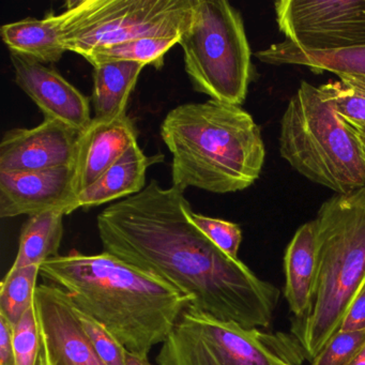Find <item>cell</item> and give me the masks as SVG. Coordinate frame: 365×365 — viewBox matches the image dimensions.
<instances>
[{
	"instance_id": "1",
	"label": "cell",
	"mask_w": 365,
	"mask_h": 365,
	"mask_svg": "<svg viewBox=\"0 0 365 365\" xmlns=\"http://www.w3.org/2000/svg\"><path fill=\"white\" fill-rule=\"evenodd\" d=\"M182 190L151 180L97 217L104 252L193 299L192 307L245 329L270 326L279 288L219 249L191 220Z\"/></svg>"
},
{
	"instance_id": "2",
	"label": "cell",
	"mask_w": 365,
	"mask_h": 365,
	"mask_svg": "<svg viewBox=\"0 0 365 365\" xmlns=\"http://www.w3.org/2000/svg\"><path fill=\"white\" fill-rule=\"evenodd\" d=\"M76 309L103 324L131 352L148 356L163 344L193 299L164 279L102 252L71 251L40 266Z\"/></svg>"
},
{
	"instance_id": "3",
	"label": "cell",
	"mask_w": 365,
	"mask_h": 365,
	"mask_svg": "<svg viewBox=\"0 0 365 365\" xmlns=\"http://www.w3.org/2000/svg\"><path fill=\"white\" fill-rule=\"evenodd\" d=\"M161 138L173 155V187L226 194L251 187L266 149L259 125L238 106L208 100L170 110Z\"/></svg>"
},
{
	"instance_id": "4",
	"label": "cell",
	"mask_w": 365,
	"mask_h": 365,
	"mask_svg": "<svg viewBox=\"0 0 365 365\" xmlns=\"http://www.w3.org/2000/svg\"><path fill=\"white\" fill-rule=\"evenodd\" d=\"M315 228V286L311 304L292 318L290 333L307 360L339 331L350 303L365 282V187L334 194L320 206Z\"/></svg>"
},
{
	"instance_id": "5",
	"label": "cell",
	"mask_w": 365,
	"mask_h": 365,
	"mask_svg": "<svg viewBox=\"0 0 365 365\" xmlns=\"http://www.w3.org/2000/svg\"><path fill=\"white\" fill-rule=\"evenodd\" d=\"M279 149L296 172L335 194L365 187L358 136L309 82H301L282 116Z\"/></svg>"
},
{
	"instance_id": "6",
	"label": "cell",
	"mask_w": 365,
	"mask_h": 365,
	"mask_svg": "<svg viewBox=\"0 0 365 365\" xmlns=\"http://www.w3.org/2000/svg\"><path fill=\"white\" fill-rule=\"evenodd\" d=\"M178 44L194 91L232 106L245 101L254 66L236 8L226 0H196L191 24Z\"/></svg>"
},
{
	"instance_id": "7",
	"label": "cell",
	"mask_w": 365,
	"mask_h": 365,
	"mask_svg": "<svg viewBox=\"0 0 365 365\" xmlns=\"http://www.w3.org/2000/svg\"><path fill=\"white\" fill-rule=\"evenodd\" d=\"M292 333L264 332L217 319L190 305L162 344L159 365H301Z\"/></svg>"
},
{
	"instance_id": "8",
	"label": "cell",
	"mask_w": 365,
	"mask_h": 365,
	"mask_svg": "<svg viewBox=\"0 0 365 365\" xmlns=\"http://www.w3.org/2000/svg\"><path fill=\"white\" fill-rule=\"evenodd\" d=\"M195 6L196 0H71L56 14L61 43L85 57L140 38H180Z\"/></svg>"
},
{
	"instance_id": "9",
	"label": "cell",
	"mask_w": 365,
	"mask_h": 365,
	"mask_svg": "<svg viewBox=\"0 0 365 365\" xmlns=\"http://www.w3.org/2000/svg\"><path fill=\"white\" fill-rule=\"evenodd\" d=\"M275 20L285 40L307 51L365 46V0H281Z\"/></svg>"
},
{
	"instance_id": "10",
	"label": "cell",
	"mask_w": 365,
	"mask_h": 365,
	"mask_svg": "<svg viewBox=\"0 0 365 365\" xmlns=\"http://www.w3.org/2000/svg\"><path fill=\"white\" fill-rule=\"evenodd\" d=\"M34 303L46 365H106L61 288L48 283L38 285Z\"/></svg>"
},
{
	"instance_id": "11",
	"label": "cell",
	"mask_w": 365,
	"mask_h": 365,
	"mask_svg": "<svg viewBox=\"0 0 365 365\" xmlns=\"http://www.w3.org/2000/svg\"><path fill=\"white\" fill-rule=\"evenodd\" d=\"M81 132L53 119L9 130L0 143V173H31L73 163Z\"/></svg>"
},
{
	"instance_id": "12",
	"label": "cell",
	"mask_w": 365,
	"mask_h": 365,
	"mask_svg": "<svg viewBox=\"0 0 365 365\" xmlns=\"http://www.w3.org/2000/svg\"><path fill=\"white\" fill-rule=\"evenodd\" d=\"M16 83L37 104L44 118L83 132L91 125V102L61 73L44 63L10 53Z\"/></svg>"
},
{
	"instance_id": "13",
	"label": "cell",
	"mask_w": 365,
	"mask_h": 365,
	"mask_svg": "<svg viewBox=\"0 0 365 365\" xmlns=\"http://www.w3.org/2000/svg\"><path fill=\"white\" fill-rule=\"evenodd\" d=\"M73 168L61 166L31 173H0V217L39 215L66 209L73 200Z\"/></svg>"
},
{
	"instance_id": "14",
	"label": "cell",
	"mask_w": 365,
	"mask_h": 365,
	"mask_svg": "<svg viewBox=\"0 0 365 365\" xmlns=\"http://www.w3.org/2000/svg\"><path fill=\"white\" fill-rule=\"evenodd\" d=\"M138 130L128 115L116 119L93 118L81 132L73 163V200L118 162L133 145ZM72 200V202H73Z\"/></svg>"
},
{
	"instance_id": "15",
	"label": "cell",
	"mask_w": 365,
	"mask_h": 365,
	"mask_svg": "<svg viewBox=\"0 0 365 365\" xmlns=\"http://www.w3.org/2000/svg\"><path fill=\"white\" fill-rule=\"evenodd\" d=\"M163 160L162 155L148 157L143 153L138 143L133 145L93 185L74 198L66 209V215H71L78 209L101 206L140 193L146 187L147 170Z\"/></svg>"
},
{
	"instance_id": "16",
	"label": "cell",
	"mask_w": 365,
	"mask_h": 365,
	"mask_svg": "<svg viewBox=\"0 0 365 365\" xmlns=\"http://www.w3.org/2000/svg\"><path fill=\"white\" fill-rule=\"evenodd\" d=\"M258 61L272 66H301L311 71L331 72L339 78L365 80V46L333 51H307L287 40L255 53Z\"/></svg>"
},
{
	"instance_id": "17",
	"label": "cell",
	"mask_w": 365,
	"mask_h": 365,
	"mask_svg": "<svg viewBox=\"0 0 365 365\" xmlns=\"http://www.w3.org/2000/svg\"><path fill=\"white\" fill-rule=\"evenodd\" d=\"M316 272L315 228L311 221L297 230L284 255V297L292 312V318L302 317L309 309L315 286Z\"/></svg>"
},
{
	"instance_id": "18",
	"label": "cell",
	"mask_w": 365,
	"mask_h": 365,
	"mask_svg": "<svg viewBox=\"0 0 365 365\" xmlns=\"http://www.w3.org/2000/svg\"><path fill=\"white\" fill-rule=\"evenodd\" d=\"M146 66L110 61L93 66V103L95 118L116 119L127 115L128 102Z\"/></svg>"
},
{
	"instance_id": "19",
	"label": "cell",
	"mask_w": 365,
	"mask_h": 365,
	"mask_svg": "<svg viewBox=\"0 0 365 365\" xmlns=\"http://www.w3.org/2000/svg\"><path fill=\"white\" fill-rule=\"evenodd\" d=\"M0 35L11 53L41 63H58L66 53L61 43L56 14L53 12L42 20L26 18L5 24Z\"/></svg>"
},
{
	"instance_id": "20",
	"label": "cell",
	"mask_w": 365,
	"mask_h": 365,
	"mask_svg": "<svg viewBox=\"0 0 365 365\" xmlns=\"http://www.w3.org/2000/svg\"><path fill=\"white\" fill-rule=\"evenodd\" d=\"M65 215L61 209H55L29 217L21 230L19 251L11 269L41 266L59 256Z\"/></svg>"
},
{
	"instance_id": "21",
	"label": "cell",
	"mask_w": 365,
	"mask_h": 365,
	"mask_svg": "<svg viewBox=\"0 0 365 365\" xmlns=\"http://www.w3.org/2000/svg\"><path fill=\"white\" fill-rule=\"evenodd\" d=\"M178 37H150L131 40L116 46L100 48L84 58L91 65L110 61H131L153 66L160 70L168 51L179 43Z\"/></svg>"
},
{
	"instance_id": "22",
	"label": "cell",
	"mask_w": 365,
	"mask_h": 365,
	"mask_svg": "<svg viewBox=\"0 0 365 365\" xmlns=\"http://www.w3.org/2000/svg\"><path fill=\"white\" fill-rule=\"evenodd\" d=\"M40 266L10 269L0 287V315L7 318L14 327L20 322L35 300Z\"/></svg>"
},
{
	"instance_id": "23",
	"label": "cell",
	"mask_w": 365,
	"mask_h": 365,
	"mask_svg": "<svg viewBox=\"0 0 365 365\" xmlns=\"http://www.w3.org/2000/svg\"><path fill=\"white\" fill-rule=\"evenodd\" d=\"M318 88L347 125L356 131L365 132V80L339 78Z\"/></svg>"
},
{
	"instance_id": "24",
	"label": "cell",
	"mask_w": 365,
	"mask_h": 365,
	"mask_svg": "<svg viewBox=\"0 0 365 365\" xmlns=\"http://www.w3.org/2000/svg\"><path fill=\"white\" fill-rule=\"evenodd\" d=\"M76 317L106 365H127V348L98 320L76 309Z\"/></svg>"
},
{
	"instance_id": "25",
	"label": "cell",
	"mask_w": 365,
	"mask_h": 365,
	"mask_svg": "<svg viewBox=\"0 0 365 365\" xmlns=\"http://www.w3.org/2000/svg\"><path fill=\"white\" fill-rule=\"evenodd\" d=\"M365 344V330H339L327 341L311 365H348Z\"/></svg>"
},
{
	"instance_id": "26",
	"label": "cell",
	"mask_w": 365,
	"mask_h": 365,
	"mask_svg": "<svg viewBox=\"0 0 365 365\" xmlns=\"http://www.w3.org/2000/svg\"><path fill=\"white\" fill-rule=\"evenodd\" d=\"M191 220L224 253L238 259L239 247L242 242V230L238 224L225 220L206 217L192 211Z\"/></svg>"
},
{
	"instance_id": "27",
	"label": "cell",
	"mask_w": 365,
	"mask_h": 365,
	"mask_svg": "<svg viewBox=\"0 0 365 365\" xmlns=\"http://www.w3.org/2000/svg\"><path fill=\"white\" fill-rule=\"evenodd\" d=\"M14 345L16 365H36L41 350L35 303L14 326Z\"/></svg>"
},
{
	"instance_id": "28",
	"label": "cell",
	"mask_w": 365,
	"mask_h": 365,
	"mask_svg": "<svg viewBox=\"0 0 365 365\" xmlns=\"http://www.w3.org/2000/svg\"><path fill=\"white\" fill-rule=\"evenodd\" d=\"M339 330H365V282L350 303Z\"/></svg>"
},
{
	"instance_id": "29",
	"label": "cell",
	"mask_w": 365,
	"mask_h": 365,
	"mask_svg": "<svg viewBox=\"0 0 365 365\" xmlns=\"http://www.w3.org/2000/svg\"><path fill=\"white\" fill-rule=\"evenodd\" d=\"M14 330V324L0 315V365H16Z\"/></svg>"
},
{
	"instance_id": "30",
	"label": "cell",
	"mask_w": 365,
	"mask_h": 365,
	"mask_svg": "<svg viewBox=\"0 0 365 365\" xmlns=\"http://www.w3.org/2000/svg\"><path fill=\"white\" fill-rule=\"evenodd\" d=\"M127 365H153L148 360V356L143 354H135L128 350L127 351Z\"/></svg>"
},
{
	"instance_id": "31",
	"label": "cell",
	"mask_w": 365,
	"mask_h": 365,
	"mask_svg": "<svg viewBox=\"0 0 365 365\" xmlns=\"http://www.w3.org/2000/svg\"><path fill=\"white\" fill-rule=\"evenodd\" d=\"M348 365H365V344Z\"/></svg>"
},
{
	"instance_id": "32",
	"label": "cell",
	"mask_w": 365,
	"mask_h": 365,
	"mask_svg": "<svg viewBox=\"0 0 365 365\" xmlns=\"http://www.w3.org/2000/svg\"><path fill=\"white\" fill-rule=\"evenodd\" d=\"M36 365H46V356H44L42 349L40 350L39 358H38L37 364Z\"/></svg>"
},
{
	"instance_id": "33",
	"label": "cell",
	"mask_w": 365,
	"mask_h": 365,
	"mask_svg": "<svg viewBox=\"0 0 365 365\" xmlns=\"http://www.w3.org/2000/svg\"><path fill=\"white\" fill-rule=\"evenodd\" d=\"M358 136V135H356ZM359 140H360L361 144V148H362V153H363V159H364L365 162V140L364 138H360V136H358Z\"/></svg>"
},
{
	"instance_id": "34",
	"label": "cell",
	"mask_w": 365,
	"mask_h": 365,
	"mask_svg": "<svg viewBox=\"0 0 365 365\" xmlns=\"http://www.w3.org/2000/svg\"><path fill=\"white\" fill-rule=\"evenodd\" d=\"M354 131L356 135L360 136V138H364L365 140V132L356 131V130H354Z\"/></svg>"
}]
</instances>
